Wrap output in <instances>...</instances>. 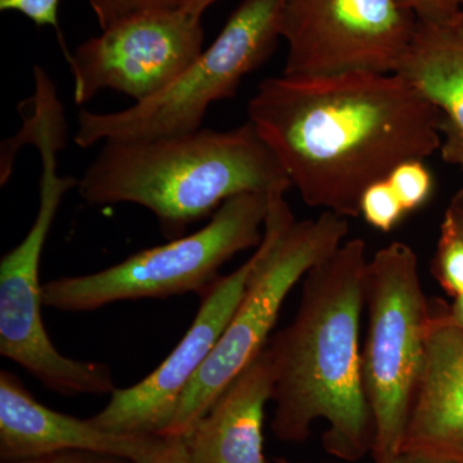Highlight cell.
I'll list each match as a JSON object with an SVG mask.
<instances>
[{"mask_svg":"<svg viewBox=\"0 0 463 463\" xmlns=\"http://www.w3.org/2000/svg\"><path fill=\"white\" fill-rule=\"evenodd\" d=\"M440 114L398 74L268 78L249 121L310 207L359 216L364 192L440 149Z\"/></svg>","mask_w":463,"mask_h":463,"instance_id":"6da1fadb","label":"cell"},{"mask_svg":"<svg viewBox=\"0 0 463 463\" xmlns=\"http://www.w3.org/2000/svg\"><path fill=\"white\" fill-rule=\"evenodd\" d=\"M368 260L364 241L353 239L316 265L303 279L294 319L265 346L273 370L274 435L300 443L323 420V447L349 462L373 446L359 339Z\"/></svg>","mask_w":463,"mask_h":463,"instance_id":"7a4b0ae2","label":"cell"},{"mask_svg":"<svg viewBox=\"0 0 463 463\" xmlns=\"http://www.w3.org/2000/svg\"><path fill=\"white\" fill-rule=\"evenodd\" d=\"M90 205L134 203L156 216L167 239L243 194H286L288 174L252 123L149 141L106 142L78 179Z\"/></svg>","mask_w":463,"mask_h":463,"instance_id":"3957f363","label":"cell"},{"mask_svg":"<svg viewBox=\"0 0 463 463\" xmlns=\"http://www.w3.org/2000/svg\"><path fill=\"white\" fill-rule=\"evenodd\" d=\"M347 219L331 212L297 221L285 194L270 200L258 260L240 306L183 392L163 438H184L232 381L263 352L291 289L345 242Z\"/></svg>","mask_w":463,"mask_h":463,"instance_id":"277c9868","label":"cell"},{"mask_svg":"<svg viewBox=\"0 0 463 463\" xmlns=\"http://www.w3.org/2000/svg\"><path fill=\"white\" fill-rule=\"evenodd\" d=\"M282 0H242L209 48L165 90L115 112L81 111L74 141H149L201 129L213 103L232 99L281 39Z\"/></svg>","mask_w":463,"mask_h":463,"instance_id":"5b68a950","label":"cell"},{"mask_svg":"<svg viewBox=\"0 0 463 463\" xmlns=\"http://www.w3.org/2000/svg\"><path fill=\"white\" fill-rule=\"evenodd\" d=\"M272 197L240 194L190 236L142 250L99 272L52 279L43 285L44 307L81 313L118 301L203 295L227 261L260 245Z\"/></svg>","mask_w":463,"mask_h":463,"instance_id":"8992f818","label":"cell"},{"mask_svg":"<svg viewBox=\"0 0 463 463\" xmlns=\"http://www.w3.org/2000/svg\"><path fill=\"white\" fill-rule=\"evenodd\" d=\"M364 307L368 330L362 365L373 420L371 452L374 463H392L403 446L430 312L411 246L392 242L370 258Z\"/></svg>","mask_w":463,"mask_h":463,"instance_id":"52a82bcc","label":"cell"},{"mask_svg":"<svg viewBox=\"0 0 463 463\" xmlns=\"http://www.w3.org/2000/svg\"><path fill=\"white\" fill-rule=\"evenodd\" d=\"M75 187L74 176L61 175L54 165L43 167L32 228L0 261V354L57 394L111 395L116 386L109 365L63 355L43 323V250L63 197Z\"/></svg>","mask_w":463,"mask_h":463,"instance_id":"ba28073f","label":"cell"},{"mask_svg":"<svg viewBox=\"0 0 463 463\" xmlns=\"http://www.w3.org/2000/svg\"><path fill=\"white\" fill-rule=\"evenodd\" d=\"M417 24L399 0H282L283 76L395 74Z\"/></svg>","mask_w":463,"mask_h":463,"instance_id":"9c48e42d","label":"cell"},{"mask_svg":"<svg viewBox=\"0 0 463 463\" xmlns=\"http://www.w3.org/2000/svg\"><path fill=\"white\" fill-rule=\"evenodd\" d=\"M203 35V17L184 8L136 9L67 58L76 105L105 90L151 99L200 56Z\"/></svg>","mask_w":463,"mask_h":463,"instance_id":"30bf717a","label":"cell"},{"mask_svg":"<svg viewBox=\"0 0 463 463\" xmlns=\"http://www.w3.org/2000/svg\"><path fill=\"white\" fill-rule=\"evenodd\" d=\"M258 250L234 272L219 277L201 295L199 312L178 345L156 370L129 388L116 389L91 422L106 431L156 435L166 430L183 392L221 339L245 294Z\"/></svg>","mask_w":463,"mask_h":463,"instance_id":"8fae6325","label":"cell"},{"mask_svg":"<svg viewBox=\"0 0 463 463\" xmlns=\"http://www.w3.org/2000/svg\"><path fill=\"white\" fill-rule=\"evenodd\" d=\"M164 438L106 431L91 420H80L45 407L16 374L0 373V457L24 461L53 453L93 452L137 463L149 461Z\"/></svg>","mask_w":463,"mask_h":463,"instance_id":"7c38bea8","label":"cell"},{"mask_svg":"<svg viewBox=\"0 0 463 463\" xmlns=\"http://www.w3.org/2000/svg\"><path fill=\"white\" fill-rule=\"evenodd\" d=\"M402 449L463 459V326L439 298L430 300L421 371Z\"/></svg>","mask_w":463,"mask_h":463,"instance_id":"4fadbf2b","label":"cell"},{"mask_svg":"<svg viewBox=\"0 0 463 463\" xmlns=\"http://www.w3.org/2000/svg\"><path fill=\"white\" fill-rule=\"evenodd\" d=\"M267 347L219 395L184 440L194 463H268L265 408L273 397Z\"/></svg>","mask_w":463,"mask_h":463,"instance_id":"5bb4252c","label":"cell"},{"mask_svg":"<svg viewBox=\"0 0 463 463\" xmlns=\"http://www.w3.org/2000/svg\"><path fill=\"white\" fill-rule=\"evenodd\" d=\"M440 114L441 158L463 172V12L441 24H417L395 72Z\"/></svg>","mask_w":463,"mask_h":463,"instance_id":"9a60e30c","label":"cell"},{"mask_svg":"<svg viewBox=\"0 0 463 463\" xmlns=\"http://www.w3.org/2000/svg\"><path fill=\"white\" fill-rule=\"evenodd\" d=\"M431 272L448 297H463V230L448 210L440 223V232Z\"/></svg>","mask_w":463,"mask_h":463,"instance_id":"2e32d148","label":"cell"},{"mask_svg":"<svg viewBox=\"0 0 463 463\" xmlns=\"http://www.w3.org/2000/svg\"><path fill=\"white\" fill-rule=\"evenodd\" d=\"M386 181L407 213L425 205L434 188L432 174L421 160L405 161L394 167Z\"/></svg>","mask_w":463,"mask_h":463,"instance_id":"e0dca14e","label":"cell"},{"mask_svg":"<svg viewBox=\"0 0 463 463\" xmlns=\"http://www.w3.org/2000/svg\"><path fill=\"white\" fill-rule=\"evenodd\" d=\"M407 214L397 194L385 179L374 182L362 194L359 216L374 230L388 233Z\"/></svg>","mask_w":463,"mask_h":463,"instance_id":"ac0fdd59","label":"cell"},{"mask_svg":"<svg viewBox=\"0 0 463 463\" xmlns=\"http://www.w3.org/2000/svg\"><path fill=\"white\" fill-rule=\"evenodd\" d=\"M60 0H0V11H14L32 20L36 26H50L57 33L66 60L71 54L63 43L58 20Z\"/></svg>","mask_w":463,"mask_h":463,"instance_id":"d6986e66","label":"cell"},{"mask_svg":"<svg viewBox=\"0 0 463 463\" xmlns=\"http://www.w3.org/2000/svg\"><path fill=\"white\" fill-rule=\"evenodd\" d=\"M420 23L441 24L463 12V0H399Z\"/></svg>","mask_w":463,"mask_h":463,"instance_id":"ffe728a7","label":"cell"},{"mask_svg":"<svg viewBox=\"0 0 463 463\" xmlns=\"http://www.w3.org/2000/svg\"><path fill=\"white\" fill-rule=\"evenodd\" d=\"M3 463H137L121 457L102 455L93 452H71L53 453V455L38 457V458L24 459V461Z\"/></svg>","mask_w":463,"mask_h":463,"instance_id":"44dd1931","label":"cell"},{"mask_svg":"<svg viewBox=\"0 0 463 463\" xmlns=\"http://www.w3.org/2000/svg\"><path fill=\"white\" fill-rule=\"evenodd\" d=\"M97 20H99L100 29H106L136 11V0H88Z\"/></svg>","mask_w":463,"mask_h":463,"instance_id":"7402d4cb","label":"cell"},{"mask_svg":"<svg viewBox=\"0 0 463 463\" xmlns=\"http://www.w3.org/2000/svg\"><path fill=\"white\" fill-rule=\"evenodd\" d=\"M146 463H194L184 438H164L156 455Z\"/></svg>","mask_w":463,"mask_h":463,"instance_id":"603a6c76","label":"cell"},{"mask_svg":"<svg viewBox=\"0 0 463 463\" xmlns=\"http://www.w3.org/2000/svg\"><path fill=\"white\" fill-rule=\"evenodd\" d=\"M392 463H463V459L428 450L401 449Z\"/></svg>","mask_w":463,"mask_h":463,"instance_id":"cb8c5ba5","label":"cell"},{"mask_svg":"<svg viewBox=\"0 0 463 463\" xmlns=\"http://www.w3.org/2000/svg\"><path fill=\"white\" fill-rule=\"evenodd\" d=\"M185 0H136L137 9L179 8Z\"/></svg>","mask_w":463,"mask_h":463,"instance_id":"d4e9b609","label":"cell"},{"mask_svg":"<svg viewBox=\"0 0 463 463\" xmlns=\"http://www.w3.org/2000/svg\"><path fill=\"white\" fill-rule=\"evenodd\" d=\"M448 212L453 215L457 223L461 225L463 230V188L456 192L455 196L449 201V205L447 207Z\"/></svg>","mask_w":463,"mask_h":463,"instance_id":"484cf974","label":"cell"},{"mask_svg":"<svg viewBox=\"0 0 463 463\" xmlns=\"http://www.w3.org/2000/svg\"><path fill=\"white\" fill-rule=\"evenodd\" d=\"M216 2H219V0H185L181 7L191 12V14H196V16L203 17V12L215 5Z\"/></svg>","mask_w":463,"mask_h":463,"instance_id":"4316f807","label":"cell"},{"mask_svg":"<svg viewBox=\"0 0 463 463\" xmlns=\"http://www.w3.org/2000/svg\"><path fill=\"white\" fill-rule=\"evenodd\" d=\"M449 309L455 321L463 326V297L455 298L453 303L450 304Z\"/></svg>","mask_w":463,"mask_h":463,"instance_id":"83f0119b","label":"cell"},{"mask_svg":"<svg viewBox=\"0 0 463 463\" xmlns=\"http://www.w3.org/2000/svg\"><path fill=\"white\" fill-rule=\"evenodd\" d=\"M276 463H306V462H295L291 461V459L283 458V457H279V458L274 459Z\"/></svg>","mask_w":463,"mask_h":463,"instance_id":"f1b7e54d","label":"cell"}]
</instances>
